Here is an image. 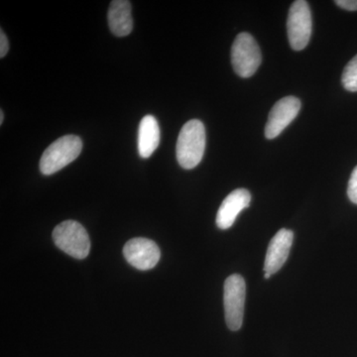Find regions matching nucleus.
Instances as JSON below:
<instances>
[{
    "mask_svg": "<svg viewBox=\"0 0 357 357\" xmlns=\"http://www.w3.org/2000/svg\"><path fill=\"white\" fill-rule=\"evenodd\" d=\"M206 148V130L204 123L192 119L185 123L178 134L176 154L180 166L191 170L201 163Z\"/></svg>",
    "mask_w": 357,
    "mask_h": 357,
    "instance_id": "obj_1",
    "label": "nucleus"
},
{
    "mask_svg": "<svg viewBox=\"0 0 357 357\" xmlns=\"http://www.w3.org/2000/svg\"><path fill=\"white\" fill-rule=\"evenodd\" d=\"M347 196L352 203L357 204V166L352 171L351 178H349Z\"/></svg>",
    "mask_w": 357,
    "mask_h": 357,
    "instance_id": "obj_14",
    "label": "nucleus"
},
{
    "mask_svg": "<svg viewBox=\"0 0 357 357\" xmlns=\"http://www.w3.org/2000/svg\"><path fill=\"white\" fill-rule=\"evenodd\" d=\"M107 17H109L110 31L115 36L126 37L132 31L131 3L128 0H114L110 2Z\"/></svg>",
    "mask_w": 357,
    "mask_h": 357,
    "instance_id": "obj_11",
    "label": "nucleus"
},
{
    "mask_svg": "<svg viewBox=\"0 0 357 357\" xmlns=\"http://www.w3.org/2000/svg\"><path fill=\"white\" fill-rule=\"evenodd\" d=\"M160 128L153 115H146L138 128V152L142 158H149L159 146Z\"/></svg>",
    "mask_w": 357,
    "mask_h": 357,
    "instance_id": "obj_12",
    "label": "nucleus"
},
{
    "mask_svg": "<svg viewBox=\"0 0 357 357\" xmlns=\"http://www.w3.org/2000/svg\"><path fill=\"white\" fill-rule=\"evenodd\" d=\"M3 119H4V114L3 112H0V126H1L2 123H3Z\"/></svg>",
    "mask_w": 357,
    "mask_h": 357,
    "instance_id": "obj_17",
    "label": "nucleus"
},
{
    "mask_svg": "<svg viewBox=\"0 0 357 357\" xmlns=\"http://www.w3.org/2000/svg\"><path fill=\"white\" fill-rule=\"evenodd\" d=\"M53 239L58 248L77 259H84L91 250L88 232L75 220H66L57 225L53 231Z\"/></svg>",
    "mask_w": 357,
    "mask_h": 357,
    "instance_id": "obj_3",
    "label": "nucleus"
},
{
    "mask_svg": "<svg viewBox=\"0 0 357 357\" xmlns=\"http://www.w3.org/2000/svg\"><path fill=\"white\" fill-rule=\"evenodd\" d=\"M342 86L347 91H357V55L345 66L342 77Z\"/></svg>",
    "mask_w": 357,
    "mask_h": 357,
    "instance_id": "obj_13",
    "label": "nucleus"
},
{
    "mask_svg": "<svg viewBox=\"0 0 357 357\" xmlns=\"http://www.w3.org/2000/svg\"><path fill=\"white\" fill-rule=\"evenodd\" d=\"M335 3L340 8L345 9V10H357V0H337Z\"/></svg>",
    "mask_w": 357,
    "mask_h": 357,
    "instance_id": "obj_15",
    "label": "nucleus"
},
{
    "mask_svg": "<svg viewBox=\"0 0 357 357\" xmlns=\"http://www.w3.org/2000/svg\"><path fill=\"white\" fill-rule=\"evenodd\" d=\"M262 57L257 42L248 33L237 35L231 48L234 72L241 77H250L261 64Z\"/></svg>",
    "mask_w": 357,
    "mask_h": 357,
    "instance_id": "obj_4",
    "label": "nucleus"
},
{
    "mask_svg": "<svg viewBox=\"0 0 357 357\" xmlns=\"http://www.w3.org/2000/svg\"><path fill=\"white\" fill-rule=\"evenodd\" d=\"M123 255L129 264L145 271L156 266L161 252L154 241L139 237L128 241L123 248Z\"/></svg>",
    "mask_w": 357,
    "mask_h": 357,
    "instance_id": "obj_8",
    "label": "nucleus"
},
{
    "mask_svg": "<svg viewBox=\"0 0 357 357\" xmlns=\"http://www.w3.org/2000/svg\"><path fill=\"white\" fill-rule=\"evenodd\" d=\"M300 109V100L295 96H286L275 103L270 112L265 128V136L267 139H274L280 135L284 129L296 119Z\"/></svg>",
    "mask_w": 357,
    "mask_h": 357,
    "instance_id": "obj_7",
    "label": "nucleus"
},
{
    "mask_svg": "<svg viewBox=\"0 0 357 357\" xmlns=\"http://www.w3.org/2000/svg\"><path fill=\"white\" fill-rule=\"evenodd\" d=\"M270 277H271V274H269V273H265L264 274V278L265 279H269Z\"/></svg>",
    "mask_w": 357,
    "mask_h": 357,
    "instance_id": "obj_18",
    "label": "nucleus"
},
{
    "mask_svg": "<svg viewBox=\"0 0 357 357\" xmlns=\"http://www.w3.org/2000/svg\"><path fill=\"white\" fill-rule=\"evenodd\" d=\"M312 28V13L309 3L305 0L294 2L287 20L288 38L293 50L301 51L306 48L311 39Z\"/></svg>",
    "mask_w": 357,
    "mask_h": 357,
    "instance_id": "obj_6",
    "label": "nucleus"
},
{
    "mask_svg": "<svg viewBox=\"0 0 357 357\" xmlns=\"http://www.w3.org/2000/svg\"><path fill=\"white\" fill-rule=\"evenodd\" d=\"M82 149L83 142L79 136L66 135L59 138L45 150L40 159V171L47 176L59 172L76 160Z\"/></svg>",
    "mask_w": 357,
    "mask_h": 357,
    "instance_id": "obj_2",
    "label": "nucleus"
},
{
    "mask_svg": "<svg viewBox=\"0 0 357 357\" xmlns=\"http://www.w3.org/2000/svg\"><path fill=\"white\" fill-rule=\"evenodd\" d=\"M293 239L292 230L282 229L275 234L268 246L264 263L265 273L273 275L283 267L292 248Z\"/></svg>",
    "mask_w": 357,
    "mask_h": 357,
    "instance_id": "obj_9",
    "label": "nucleus"
},
{
    "mask_svg": "<svg viewBox=\"0 0 357 357\" xmlns=\"http://www.w3.org/2000/svg\"><path fill=\"white\" fill-rule=\"evenodd\" d=\"M245 293V281L241 275H230L225 280L223 303L225 321L230 331H238L243 326Z\"/></svg>",
    "mask_w": 357,
    "mask_h": 357,
    "instance_id": "obj_5",
    "label": "nucleus"
},
{
    "mask_svg": "<svg viewBox=\"0 0 357 357\" xmlns=\"http://www.w3.org/2000/svg\"><path fill=\"white\" fill-rule=\"evenodd\" d=\"M251 195L245 189H237L230 192L218 208L217 225L220 229H227L236 222L237 215L250 206Z\"/></svg>",
    "mask_w": 357,
    "mask_h": 357,
    "instance_id": "obj_10",
    "label": "nucleus"
},
{
    "mask_svg": "<svg viewBox=\"0 0 357 357\" xmlns=\"http://www.w3.org/2000/svg\"><path fill=\"white\" fill-rule=\"evenodd\" d=\"M9 50V42L4 32L0 31V58H4Z\"/></svg>",
    "mask_w": 357,
    "mask_h": 357,
    "instance_id": "obj_16",
    "label": "nucleus"
}]
</instances>
